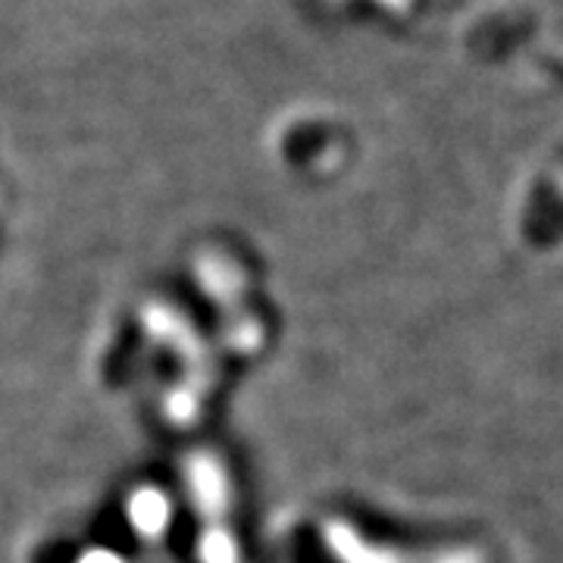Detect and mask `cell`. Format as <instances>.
Here are the masks:
<instances>
[{"label":"cell","mask_w":563,"mask_h":563,"mask_svg":"<svg viewBox=\"0 0 563 563\" xmlns=\"http://www.w3.org/2000/svg\"><path fill=\"white\" fill-rule=\"evenodd\" d=\"M79 563H122V561L113 554V551H103L101 548V551H88Z\"/></svg>","instance_id":"3957f363"},{"label":"cell","mask_w":563,"mask_h":563,"mask_svg":"<svg viewBox=\"0 0 563 563\" xmlns=\"http://www.w3.org/2000/svg\"><path fill=\"white\" fill-rule=\"evenodd\" d=\"M129 520L139 529L141 536H161L169 520V504L161 492H139L129 501Z\"/></svg>","instance_id":"6da1fadb"},{"label":"cell","mask_w":563,"mask_h":563,"mask_svg":"<svg viewBox=\"0 0 563 563\" xmlns=\"http://www.w3.org/2000/svg\"><path fill=\"white\" fill-rule=\"evenodd\" d=\"M203 563H235V544L225 529H210L201 542Z\"/></svg>","instance_id":"7a4b0ae2"}]
</instances>
